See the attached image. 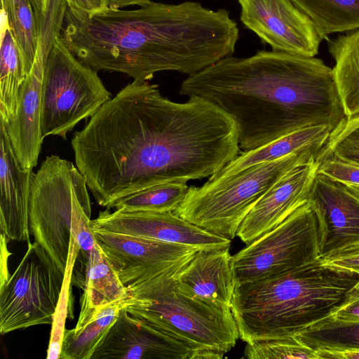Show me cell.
<instances>
[{"mask_svg": "<svg viewBox=\"0 0 359 359\" xmlns=\"http://www.w3.org/2000/svg\"><path fill=\"white\" fill-rule=\"evenodd\" d=\"M71 143L76 166L103 207L155 185L210 177L241 152L236 124L221 108L195 95L173 102L157 85L137 80Z\"/></svg>", "mask_w": 359, "mask_h": 359, "instance_id": "6da1fadb", "label": "cell"}, {"mask_svg": "<svg viewBox=\"0 0 359 359\" xmlns=\"http://www.w3.org/2000/svg\"><path fill=\"white\" fill-rule=\"evenodd\" d=\"M60 37L95 71L148 81L163 71L189 76L231 55L239 29L225 9L196 1H151L135 10L109 8L92 15L67 6Z\"/></svg>", "mask_w": 359, "mask_h": 359, "instance_id": "7a4b0ae2", "label": "cell"}, {"mask_svg": "<svg viewBox=\"0 0 359 359\" xmlns=\"http://www.w3.org/2000/svg\"><path fill=\"white\" fill-rule=\"evenodd\" d=\"M180 93L228 114L243 151L304 127L326 125L332 131L346 118L332 68L316 57L273 50L225 57L188 76Z\"/></svg>", "mask_w": 359, "mask_h": 359, "instance_id": "3957f363", "label": "cell"}, {"mask_svg": "<svg viewBox=\"0 0 359 359\" xmlns=\"http://www.w3.org/2000/svg\"><path fill=\"white\" fill-rule=\"evenodd\" d=\"M359 274L325 266L322 257L274 277L236 285L231 311L246 343L294 337L327 317Z\"/></svg>", "mask_w": 359, "mask_h": 359, "instance_id": "277c9868", "label": "cell"}, {"mask_svg": "<svg viewBox=\"0 0 359 359\" xmlns=\"http://www.w3.org/2000/svg\"><path fill=\"white\" fill-rule=\"evenodd\" d=\"M177 273L128 287L125 309L136 320L189 348L191 359L222 358L240 338L231 310L181 292L174 280Z\"/></svg>", "mask_w": 359, "mask_h": 359, "instance_id": "5b68a950", "label": "cell"}, {"mask_svg": "<svg viewBox=\"0 0 359 359\" xmlns=\"http://www.w3.org/2000/svg\"><path fill=\"white\" fill-rule=\"evenodd\" d=\"M86 180L76 165L48 156L33 172L29 196V233L65 272L71 237L86 263L96 240L90 228L91 207Z\"/></svg>", "mask_w": 359, "mask_h": 359, "instance_id": "8992f818", "label": "cell"}, {"mask_svg": "<svg viewBox=\"0 0 359 359\" xmlns=\"http://www.w3.org/2000/svg\"><path fill=\"white\" fill-rule=\"evenodd\" d=\"M320 150L303 149L226 177L209 178L200 187L191 186L173 212L210 233L231 241L262 196L289 170L317 156Z\"/></svg>", "mask_w": 359, "mask_h": 359, "instance_id": "52a82bcc", "label": "cell"}, {"mask_svg": "<svg viewBox=\"0 0 359 359\" xmlns=\"http://www.w3.org/2000/svg\"><path fill=\"white\" fill-rule=\"evenodd\" d=\"M111 98L97 72L80 61L59 34L44 67L41 116L43 137L57 135L65 140L76 124L92 117Z\"/></svg>", "mask_w": 359, "mask_h": 359, "instance_id": "ba28073f", "label": "cell"}, {"mask_svg": "<svg viewBox=\"0 0 359 359\" xmlns=\"http://www.w3.org/2000/svg\"><path fill=\"white\" fill-rule=\"evenodd\" d=\"M321 257L316 215L309 202L231 256L236 284L288 272Z\"/></svg>", "mask_w": 359, "mask_h": 359, "instance_id": "9c48e42d", "label": "cell"}, {"mask_svg": "<svg viewBox=\"0 0 359 359\" xmlns=\"http://www.w3.org/2000/svg\"><path fill=\"white\" fill-rule=\"evenodd\" d=\"M65 273L36 242L27 249L14 272L0 285V333L51 325Z\"/></svg>", "mask_w": 359, "mask_h": 359, "instance_id": "30bf717a", "label": "cell"}, {"mask_svg": "<svg viewBox=\"0 0 359 359\" xmlns=\"http://www.w3.org/2000/svg\"><path fill=\"white\" fill-rule=\"evenodd\" d=\"M63 19L62 12L54 8L37 13L39 36L34 62L20 86L15 112L4 123L15 156L25 169L32 170L37 165L44 139L41 125L44 67Z\"/></svg>", "mask_w": 359, "mask_h": 359, "instance_id": "8fae6325", "label": "cell"}, {"mask_svg": "<svg viewBox=\"0 0 359 359\" xmlns=\"http://www.w3.org/2000/svg\"><path fill=\"white\" fill-rule=\"evenodd\" d=\"M91 229L110 264L128 287L180 271L199 250L186 245Z\"/></svg>", "mask_w": 359, "mask_h": 359, "instance_id": "7c38bea8", "label": "cell"}, {"mask_svg": "<svg viewBox=\"0 0 359 359\" xmlns=\"http://www.w3.org/2000/svg\"><path fill=\"white\" fill-rule=\"evenodd\" d=\"M241 21L273 50L315 57L322 38L291 0H238Z\"/></svg>", "mask_w": 359, "mask_h": 359, "instance_id": "4fadbf2b", "label": "cell"}, {"mask_svg": "<svg viewBox=\"0 0 359 359\" xmlns=\"http://www.w3.org/2000/svg\"><path fill=\"white\" fill-rule=\"evenodd\" d=\"M90 228L136 236L160 242L178 244L199 250L229 248L231 240L215 235L175 215L173 211H128L107 209Z\"/></svg>", "mask_w": 359, "mask_h": 359, "instance_id": "5bb4252c", "label": "cell"}, {"mask_svg": "<svg viewBox=\"0 0 359 359\" xmlns=\"http://www.w3.org/2000/svg\"><path fill=\"white\" fill-rule=\"evenodd\" d=\"M316 158L292 168L257 202L237 231L243 243L248 245L271 231L308 202L318 165Z\"/></svg>", "mask_w": 359, "mask_h": 359, "instance_id": "9a60e30c", "label": "cell"}, {"mask_svg": "<svg viewBox=\"0 0 359 359\" xmlns=\"http://www.w3.org/2000/svg\"><path fill=\"white\" fill-rule=\"evenodd\" d=\"M308 202L316 217L321 257L359 241V198L316 172Z\"/></svg>", "mask_w": 359, "mask_h": 359, "instance_id": "2e32d148", "label": "cell"}, {"mask_svg": "<svg viewBox=\"0 0 359 359\" xmlns=\"http://www.w3.org/2000/svg\"><path fill=\"white\" fill-rule=\"evenodd\" d=\"M184 345L131 317L123 308L91 359H191Z\"/></svg>", "mask_w": 359, "mask_h": 359, "instance_id": "e0dca14e", "label": "cell"}, {"mask_svg": "<svg viewBox=\"0 0 359 359\" xmlns=\"http://www.w3.org/2000/svg\"><path fill=\"white\" fill-rule=\"evenodd\" d=\"M33 171L15 156L4 123L0 120V230L8 240L30 243L29 208Z\"/></svg>", "mask_w": 359, "mask_h": 359, "instance_id": "ac0fdd59", "label": "cell"}, {"mask_svg": "<svg viewBox=\"0 0 359 359\" xmlns=\"http://www.w3.org/2000/svg\"><path fill=\"white\" fill-rule=\"evenodd\" d=\"M231 260L229 248L198 250L175 275L176 287L193 299L231 310L236 284Z\"/></svg>", "mask_w": 359, "mask_h": 359, "instance_id": "d6986e66", "label": "cell"}, {"mask_svg": "<svg viewBox=\"0 0 359 359\" xmlns=\"http://www.w3.org/2000/svg\"><path fill=\"white\" fill-rule=\"evenodd\" d=\"M130 294L102 248L95 243L86 264V278L81 298V311L74 329L79 330L92 321L107 305Z\"/></svg>", "mask_w": 359, "mask_h": 359, "instance_id": "ffe728a7", "label": "cell"}, {"mask_svg": "<svg viewBox=\"0 0 359 359\" xmlns=\"http://www.w3.org/2000/svg\"><path fill=\"white\" fill-rule=\"evenodd\" d=\"M332 129L326 125L304 127L256 149L241 152L210 179L226 177L252 165L271 162L306 149H322Z\"/></svg>", "mask_w": 359, "mask_h": 359, "instance_id": "44dd1931", "label": "cell"}, {"mask_svg": "<svg viewBox=\"0 0 359 359\" xmlns=\"http://www.w3.org/2000/svg\"><path fill=\"white\" fill-rule=\"evenodd\" d=\"M328 50L346 118H359V29L329 39Z\"/></svg>", "mask_w": 359, "mask_h": 359, "instance_id": "7402d4cb", "label": "cell"}, {"mask_svg": "<svg viewBox=\"0 0 359 359\" xmlns=\"http://www.w3.org/2000/svg\"><path fill=\"white\" fill-rule=\"evenodd\" d=\"M0 48V120L7 123L13 116L20 86L26 78L22 57L1 10Z\"/></svg>", "mask_w": 359, "mask_h": 359, "instance_id": "603a6c76", "label": "cell"}, {"mask_svg": "<svg viewBox=\"0 0 359 359\" xmlns=\"http://www.w3.org/2000/svg\"><path fill=\"white\" fill-rule=\"evenodd\" d=\"M313 22L322 39L359 29V0H291Z\"/></svg>", "mask_w": 359, "mask_h": 359, "instance_id": "cb8c5ba5", "label": "cell"}, {"mask_svg": "<svg viewBox=\"0 0 359 359\" xmlns=\"http://www.w3.org/2000/svg\"><path fill=\"white\" fill-rule=\"evenodd\" d=\"M126 299L102 309L96 317L79 330H65L60 359H91L94 352L114 323Z\"/></svg>", "mask_w": 359, "mask_h": 359, "instance_id": "d4e9b609", "label": "cell"}, {"mask_svg": "<svg viewBox=\"0 0 359 359\" xmlns=\"http://www.w3.org/2000/svg\"><path fill=\"white\" fill-rule=\"evenodd\" d=\"M8 25L20 50L26 74L31 71L39 43V25L32 0H1Z\"/></svg>", "mask_w": 359, "mask_h": 359, "instance_id": "484cf974", "label": "cell"}, {"mask_svg": "<svg viewBox=\"0 0 359 359\" xmlns=\"http://www.w3.org/2000/svg\"><path fill=\"white\" fill-rule=\"evenodd\" d=\"M189 187L184 182L161 184L119 198L106 208L128 211H173L184 199Z\"/></svg>", "mask_w": 359, "mask_h": 359, "instance_id": "4316f807", "label": "cell"}, {"mask_svg": "<svg viewBox=\"0 0 359 359\" xmlns=\"http://www.w3.org/2000/svg\"><path fill=\"white\" fill-rule=\"evenodd\" d=\"M294 337L315 350L359 348V323H341L325 317Z\"/></svg>", "mask_w": 359, "mask_h": 359, "instance_id": "83f0119b", "label": "cell"}, {"mask_svg": "<svg viewBox=\"0 0 359 359\" xmlns=\"http://www.w3.org/2000/svg\"><path fill=\"white\" fill-rule=\"evenodd\" d=\"M80 248L76 241L72 236L63 284L51 324L52 327L46 357L48 359H60V358L62 340L66 330L65 322L69 317L70 285L73 269Z\"/></svg>", "mask_w": 359, "mask_h": 359, "instance_id": "f1b7e54d", "label": "cell"}, {"mask_svg": "<svg viewBox=\"0 0 359 359\" xmlns=\"http://www.w3.org/2000/svg\"><path fill=\"white\" fill-rule=\"evenodd\" d=\"M243 358L248 359H318L315 349L297 337L266 339L247 343Z\"/></svg>", "mask_w": 359, "mask_h": 359, "instance_id": "f546056e", "label": "cell"}, {"mask_svg": "<svg viewBox=\"0 0 359 359\" xmlns=\"http://www.w3.org/2000/svg\"><path fill=\"white\" fill-rule=\"evenodd\" d=\"M328 156L359 165V118H345L331 132L316 161Z\"/></svg>", "mask_w": 359, "mask_h": 359, "instance_id": "4dcf8cb0", "label": "cell"}, {"mask_svg": "<svg viewBox=\"0 0 359 359\" xmlns=\"http://www.w3.org/2000/svg\"><path fill=\"white\" fill-rule=\"evenodd\" d=\"M317 163V173L343 184L359 185V165L332 156H328Z\"/></svg>", "mask_w": 359, "mask_h": 359, "instance_id": "1f68e13d", "label": "cell"}, {"mask_svg": "<svg viewBox=\"0 0 359 359\" xmlns=\"http://www.w3.org/2000/svg\"><path fill=\"white\" fill-rule=\"evenodd\" d=\"M322 262L325 266L359 274V241L332 251Z\"/></svg>", "mask_w": 359, "mask_h": 359, "instance_id": "d6a6232c", "label": "cell"}, {"mask_svg": "<svg viewBox=\"0 0 359 359\" xmlns=\"http://www.w3.org/2000/svg\"><path fill=\"white\" fill-rule=\"evenodd\" d=\"M326 318L341 323H359V279Z\"/></svg>", "mask_w": 359, "mask_h": 359, "instance_id": "836d02e7", "label": "cell"}, {"mask_svg": "<svg viewBox=\"0 0 359 359\" xmlns=\"http://www.w3.org/2000/svg\"><path fill=\"white\" fill-rule=\"evenodd\" d=\"M71 9L92 15L104 11L109 8L108 0H65Z\"/></svg>", "mask_w": 359, "mask_h": 359, "instance_id": "e575fe53", "label": "cell"}, {"mask_svg": "<svg viewBox=\"0 0 359 359\" xmlns=\"http://www.w3.org/2000/svg\"><path fill=\"white\" fill-rule=\"evenodd\" d=\"M318 359H359V348L318 349Z\"/></svg>", "mask_w": 359, "mask_h": 359, "instance_id": "d590c367", "label": "cell"}, {"mask_svg": "<svg viewBox=\"0 0 359 359\" xmlns=\"http://www.w3.org/2000/svg\"><path fill=\"white\" fill-rule=\"evenodd\" d=\"M151 2V0H108L109 6L113 9H121L128 6H143Z\"/></svg>", "mask_w": 359, "mask_h": 359, "instance_id": "8d00e7d4", "label": "cell"}, {"mask_svg": "<svg viewBox=\"0 0 359 359\" xmlns=\"http://www.w3.org/2000/svg\"><path fill=\"white\" fill-rule=\"evenodd\" d=\"M343 184V183H342ZM352 194L359 198V185L352 184H343Z\"/></svg>", "mask_w": 359, "mask_h": 359, "instance_id": "74e56055", "label": "cell"}, {"mask_svg": "<svg viewBox=\"0 0 359 359\" xmlns=\"http://www.w3.org/2000/svg\"><path fill=\"white\" fill-rule=\"evenodd\" d=\"M34 5L37 6L41 11H43L47 4L48 0H32Z\"/></svg>", "mask_w": 359, "mask_h": 359, "instance_id": "f35d334b", "label": "cell"}, {"mask_svg": "<svg viewBox=\"0 0 359 359\" xmlns=\"http://www.w3.org/2000/svg\"></svg>", "mask_w": 359, "mask_h": 359, "instance_id": "ab89813d", "label": "cell"}]
</instances>
